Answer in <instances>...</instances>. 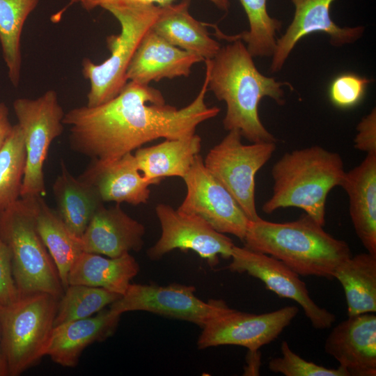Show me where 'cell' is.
Segmentation results:
<instances>
[{"label": "cell", "mask_w": 376, "mask_h": 376, "mask_svg": "<svg viewBox=\"0 0 376 376\" xmlns=\"http://www.w3.org/2000/svg\"><path fill=\"white\" fill-rule=\"evenodd\" d=\"M207 84L205 74L195 99L178 109L166 104L160 91L130 81L113 99L64 114L63 125L70 126V146L92 159L111 161L160 138L192 136L198 125L220 111L205 104Z\"/></svg>", "instance_id": "1"}, {"label": "cell", "mask_w": 376, "mask_h": 376, "mask_svg": "<svg viewBox=\"0 0 376 376\" xmlns=\"http://www.w3.org/2000/svg\"><path fill=\"white\" fill-rule=\"evenodd\" d=\"M232 40L233 42L221 47L213 58L204 61L208 78L207 91L226 104L223 120L225 130L239 131L251 143H276V138L259 118L258 105L265 97L283 104L281 87L291 86L261 74L243 42Z\"/></svg>", "instance_id": "2"}, {"label": "cell", "mask_w": 376, "mask_h": 376, "mask_svg": "<svg viewBox=\"0 0 376 376\" xmlns=\"http://www.w3.org/2000/svg\"><path fill=\"white\" fill-rule=\"evenodd\" d=\"M323 226L306 214L283 223L260 217L249 221L243 242L245 247L278 259L299 275L332 279L338 265L352 254L346 242Z\"/></svg>", "instance_id": "3"}, {"label": "cell", "mask_w": 376, "mask_h": 376, "mask_svg": "<svg viewBox=\"0 0 376 376\" xmlns=\"http://www.w3.org/2000/svg\"><path fill=\"white\" fill-rule=\"evenodd\" d=\"M345 172L338 153L318 146L286 152L272 169V194L263 210L297 207L324 226L327 197L340 186Z\"/></svg>", "instance_id": "4"}, {"label": "cell", "mask_w": 376, "mask_h": 376, "mask_svg": "<svg viewBox=\"0 0 376 376\" xmlns=\"http://www.w3.org/2000/svg\"><path fill=\"white\" fill-rule=\"evenodd\" d=\"M38 197L19 198L0 212V236L10 253L19 297L46 292L60 298L64 288L36 226Z\"/></svg>", "instance_id": "5"}, {"label": "cell", "mask_w": 376, "mask_h": 376, "mask_svg": "<svg viewBox=\"0 0 376 376\" xmlns=\"http://www.w3.org/2000/svg\"><path fill=\"white\" fill-rule=\"evenodd\" d=\"M100 7L117 19L120 33L107 38L111 54L104 62L95 64L88 58L82 61L83 75L90 82L88 107L103 104L122 91L127 82L128 66L161 10L160 6L134 0H114Z\"/></svg>", "instance_id": "6"}, {"label": "cell", "mask_w": 376, "mask_h": 376, "mask_svg": "<svg viewBox=\"0 0 376 376\" xmlns=\"http://www.w3.org/2000/svg\"><path fill=\"white\" fill-rule=\"evenodd\" d=\"M60 298L46 292L0 306L1 348L7 376H18L45 357Z\"/></svg>", "instance_id": "7"}, {"label": "cell", "mask_w": 376, "mask_h": 376, "mask_svg": "<svg viewBox=\"0 0 376 376\" xmlns=\"http://www.w3.org/2000/svg\"><path fill=\"white\" fill-rule=\"evenodd\" d=\"M13 106L26 152L20 198L43 196L44 164L51 143L63 132L65 113L53 90L36 99L18 98Z\"/></svg>", "instance_id": "8"}, {"label": "cell", "mask_w": 376, "mask_h": 376, "mask_svg": "<svg viewBox=\"0 0 376 376\" xmlns=\"http://www.w3.org/2000/svg\"><path fill=\"white\" fill-rule=\"evenodd\" d=\"M237 130L227 135L203 159L206 169L224 186L250 221L260 218L256 207V175L276 150L275 142L243 144Z\"/></svg>", "instance_id": "9"}, {"label": "cell", "mask_w": 376, "mask_h": 376, "mask_svg": "<svg viewBox=\"0 0 376 376\" xmlns=\"http://www.w3.org/2000/svg\"><path fill=\"white\" fill-rule=\"evenodd\" d=\"M298 312V307L287 306L269 313L255 314L237 311L226 304L202 328L198 348L231 345L257 352L274 341Z\"/></svg>", "instance_id": "10"}, {"label": "cell", "mask_w": 376, "mask_h": 376, "mask_svg": "<svg viewBox=\"0 0 376 376\" xmlns=\"http://www.w3.org/2000/svg\"><path fill=\"white\" fill-rule=\"evenodd\" d=\"M192 285L173 283H130L126 292L113 301L109 309L122 314L142 311L187 321L203 328L226 305L223 300L204 301L195 295Z\"/></svg>", "instance_id": "11"}, {"label": "cell", "mask_w": 376, "mask_h": 376, "mask_svg": "<svg viewBox=\"0 0 376 376\" xmlns=\"http://www.w3.org/2000/svg\"><path fill=\"white\" fill-rule=\"evenodd\" d=\"M182 179L187 193L177 210L199 217L215 230L243 241L250 220L230 193L206 169L200 154Z\"/></svg>", "instance_id": "12"}, {"label": "cell", "mask_w": 376, "mask_h": 376, "mask_svg": "<svg viewBox=\"0 0 376 376\" xmlns=\"http://www.w3.org/2000/svg\"><path fill=\"white\" fill-rule=\"evenodd\" d=\"M155 212L162 233L148 250L151 260H159L175 249L195 251L211 267L219 263V256L231 258L235 246L231 239L215 230L201 217L180 212L164 203L156 206Z\"/></svg>", "instance_id": "13"}, {"label": "cell", "mask_w": 376, "mask_h": 376, "mask_svg": "<svg viewBox=\"0 0 376 376\" xmlns=\"http://www.w3.org/2000/svg\"><path fill=\"white\" fill-rule=\"evenodd\" d=\"M230 258L232 260L228 269L255 277L278 296L296 301L315 329L330 328L335 322L336 317L333 313L321 308L312 299L299 275L281 261L245 246L235 245Z\"/></svg>", "instance_id": "14"}, {"label": "cell", "mask_w": 376, "mask_h": 376, "mask_svg": "<svg viewBox=\"0 0 376 376\" xmlns=\"http://www.w3.org/2000/svg\"><path fill=\"white\" fill-rule=\"evenodd\" d=\"M334 0H292L295 13L285 33L276 40L270 66L272 72L281 70L297 43L313 33H324L334 47L352 43L364 31L361 26L340 27L330 17L331 5Z\"/></svg>", "instance_id": "15"}, {"label": "cell", "mask_w": 376, "mask_h": 376, "mask_svg": "<svg viewBox=\"0 0 376 376\" xmlns=\"http://www.w3.org/2000/svg\"><path fill=\"white\" fill-rule=\"evenodd\" d=\"M324 350L350 376H375L376 315L366 313L348 316L331 330Z\"/></svg>", "instance_id": "16"}, {"label": "cell", "mask_w": 376, "mask_h": 376, "mask_svg": "<svg viewBox=\"0 0 376 376\" xmlns=\"http://www.w3.org/2000/svg\"><path fill=\"white\" fill-rule=\"evenodd\" d=\"M79 178L92 185L104 203L133 205L146 203L150 186L159 184L143 176L132 152L111 161L92 159Z\"/></svg>", "instance_id": "17"}, {"label": "cell", "mask_w": 376, "mask_h": 376, "mask_svg": "<svg viewBox=\"0 0 376 376\" xmlns=\"http://www.w3.org/2000/svg\"><path fill=\"white\" fill-rule=\"evenodd\" d=\"M144 226L130 217L118 203L100 207L80 237L83 251L117 258L143 246Z\"/></svg>", "instance_id": "18"}, {"label": "cell", "mask_w": 376, "mask_h": 376, "mask_svg": "<svg viewBox=\"0 0 376 376\" xmlns=\"http://www.w3.org/2000/svg\"><path fill=\"white\" fill-rule=\"evenodd\" d=\"M203 58L172 45L152 29L141 40L126 72L127 81L149 85L167 78L187 77Z\"/></svg>", "instance_id": "19"}, {"label": "cell", "mask_w": 376, "mask_h": 376, "mask_svg": "<svg viewBox=\"0 0 376 376\" xmlns=\"http://www.w3.org/2000/svg\"><path fill=\"white\" fill-rule=\"evenodd\" d=\"M120 315L110 309H102L95 316L54 327L45 356L63 367H75L88 346L105 340L114 334Z\"/></svg>", "instance_id": "20"}, {"label": "cell", "mask_w": 376, "mask_h": 376, "mask_svg": "<svg viewBox=\"0 0 376 376\" xmlns=\"http://www.w3.org/2000/svg\"><path fill=\"white\" fill-rule=\"evenodd\" d=\"M340 187L349 198L350 216L355 232L368 253L376 255V154H367L346 171Z\"/></svg>", "instance_id": "21"}, {"label": "cell", "mask_w": 376, "mask_h": 376, "mask_svg": "<svg viewBox=\"0 0 376 376\" xmlns=\"http://www.w3.org/2000/svg\"><path fill=\"white\" fill-rule=\"evenodd\" d=\"M191 0L161 6L160 12L151 29L159 36L185 51L210 60L218 53L221 47L212 38L203 23L189 13Z\"/></svg>", "instance_id": "22"}, {"label": "cell", "mask_w": 376, "mask_h": 376, "mask_svg": "<svg viewBox=\"0 0 376 376\" xmlns=\"http://www.w3.org/2000/svg\"><path fill=\"white\" fill-rule=\"evenodd\" d=\"M201 149V138L192 136L165 139L159 144L139 148L134 154L140 172L159 183L166 177L183 178Z\"/></svg>", "instance_id": "23"}, {"label": "cell", "mask_w": 376, "mask_h": 376, "mask_svg": "<svg viewBox=\"0 0 376 376\" xmlns=\"http://www.w3.org/2000/svg\"><path fill=\"white\" fill-rule=\"evenodd\" d=\"M139 271V263L130 253L106 258L83 251L69 272L68 283L101 288L123 295Z\"/></svg>", "instance_id": "24"}, {"label": "cell", "mask_w": 376, "mask_h": 376, "mask_svg": "<svg viewBox=\"0 0 376 376\" xmlns=\"http://www.w3.org/2000/svg\"><path fill=\"white\" fill-rule=\"evenodd\" d=\"M61 169L52 187L56 211L69 230L81 237L104 202L92 185L71 174L63 161Z\"/></svg>", "instance_id": "25"}, {"label": "cell", "mask_w": 376, "mask_h": 376, "mask_svg": "<svg viewBox=\"0 0 376 376\" xmlns=\"http://www.w3.org/2000/svg\"><path fill=\"white\" fill-rule=\"evenodd\" d=\"M333 278L343 286L348 316L376 312V255L350 256L338 265Z\"/></svg>", "instance_id": "26"}, {"label": "cell", "mask_w": 376, "mask_h": 376, "mask_svg": "<svg viewBox=\"0 0 376 376\" xmlns=\"http://www.w3.org/2000/svg\"><path fill=\"white\" fill-rule=\"evenodd\" d=\"M36 226L65 290L68 286L69 272L84 251L80 237L69 230L57 212L45 203L42 196L38 197Z\"/></svg>", "instance_id": "27"}, {"label": "cell", "mask_w": 376, "mask_h": 376, "mask_svg": "<svg viewBox=\"0 0 376 376\" xmlns=\"http://www.w3.org/2000/svg\"><path fill=\"white\" fill-rule=\"evenodd\" d=\"M38 0H0V42L12 84L19 85L21 74V35L24 22Z\"/></svg>", "instance_id": "28"}, {"label": "cell", "mask_w": 376, "mask_h": 376, "mask_svg": "<svg viewBox=\"0 0 376 376\" xmlns=\"http://www.w3.org/2000/svg\"><path fill=\"white\" fill-rule=\"evenodd\" d=\"M26 162L24 136L17 123L0 149V212L20 198Z\"/></svg>", "instance_id": "29"}, {"label": "cell", "mask_w": 376, "mask_h": 376, "mask_svg": "<svg viewBox=\"0 0 376 376\" xmlns=\"http://www.w3.org/2000/svg\"><path fill=\"white\" fill-rule=\"evenodd\" d=\"M120 296L101 288L69 285L58 299L54 327L91 317Z\"/></svg>", "instance_id": "30"}, {"label": "cell", "mask_w": 376, "mask_h": 376, "mask_svg": "<svg viewBox=\"0 0 376 376\" xmlns=\"http://www.w3.org/2000/svg\"><path fill=\"white\" fill-rule=\"evenodd\" d=\"M240 1L246 14L249 30L231 38L245 42L253 57L272 56L276 45V32L281 28V22L269 15L267 0Z\"/></svg>", "instance_id": "31"}, {"label": "cell", "mask_w": 376, "mask_h": 376, "mask_svg": "<svg viewBox=\"0 0 376 376\" xmlns=\"http://www.w3.org/2000/svg\"><path fill=\"white\" fill-rule=\"evenodd\" d=\"M281 357L272 358L268 368L273 373L285 376H350L348 372L339 366L329 368L308 361L294 352L287 341L281 345Z\"/></svg>", "instance_id": "32"}, {"label": "cell", "mask_w": 376, "mask_h": 376, "mask_svg": "<svg viewBox=\"0 0 376 376\" xmlns=\"http://www.w3.org/2000/svg\"><path fill=\"white\" fill-rule=\"evenodd\" d=\"M370 82L371 80L354 73L339 75L330 84V100L339 108L352 107L361 101Z\"/></svg>", "instance_id": "33"}, {"label": "cell", "mask_w": 376, "mask_h": 376, "mask_svg": "<svg viewBox=\"0 0 376 376\" xmlns=\"http://www.w3.org/2000/svg\"><path fill=\"white\" fill-rule=\"evenodd\" d=\"M18 298L13 276L10 253L0 236V306L9 305Z\"/></svg>", "instance_id": "34"}, {"label": "cell", "mask_w": 376, "mask_h": 376, "mask_svg": "<svg viewBox=\"0 0 376 376\" xmlns=\"http://www.w3.org/2000/svg\"><path fill=\"white\" fill-rule=\"evenodd\" d=\"M354 138V148L359 150L376 154V111L373 109L358 124Z\"/></svg>", "instance_id": "35"}, {"label": "cell", "mask_w": 376, "mask_h": 376, "mask_svg": "<svg viewBox=\"0 0 376 376\" xmlns=\"http://www.w3.org/2000/svg\"><path fill=\"white\" fill-rule=\"evenodd\" d=\"M114 0H70L69 6L73 3H80L84 8L87 10L94 9L97 6H101L102 4L112 1ZM148 3H157L158 6H164L173 3L174 0H134ZM214 3L220 10L227 11L230 7L229 0H209Z\"/></svg>", "instance_id": "36"}, {"label": "cell", "mask_w": 376, "mask_h": 376, "mask_svg": "<svg viewBox=\"0 0 376 376\" xmlns=\"http://www.w3.org/2000/svg\"><path fill=\"white\" fill-rule=\"evenodd\" d=\"M13 127L8 118V109L5 107L0 111V149L10 136Z\"/></svg>", "instance_id": "37"}, {"label": "cell", "mask_w": 376, "mask_h": 376, "mask_svg": "<svg viewBox=\"0 0 376 376\" xmlns=\"http://www.w3.org/2000/svg\"><path fill=\"white\" fill-rule=\"evenodd\" d=\"M0 376H7L6 366L1 348V329H0Z\"/></svg>", "instance_id": "38"}, {"label": "cell", "mask_w": 376, "mask_h": 376, "mask_svg": "<svg viewBox=\"0 0 376 376\" xmlns=\"http://www.w3.org/2000/svg\"><path fill=\"white\" fill-rule=\"evenodd\" d=\"M6 107L3 103L2 102H0V111L5 107Z\"/></svg>", "instance_id": "39"}]
</instances>
